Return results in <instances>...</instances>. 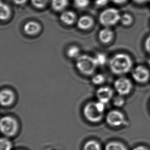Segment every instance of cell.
<instances>
[{
    "label": "cell",
    "instance_id": "cell-1",
    "mask_svg": "<svg viewBox=\"0 0 150 150\" xmlns=\"http://www.w3.org/2000/svg\"><path fill=\"white\" fill-rule=\"evenodd\" d=\"M109 64L112 73L116 75H122L128 73L131 70L133 62L129 55L118 53L112 57Z\"/></svg>",
    "mask_w": 150,
    "mask_h": 150
},
{
    "label": "cell",
    "instance_id": "cell-2",
    "mask_svg": "<svg viewBox=\"0 0 150 150\" xmlns=\"http://www.w3.org/2000/svg\"><path fill=\"white\" fill-rule=\"evenodd\" d=\"M105 103L100 101L87 103L83 109L86 118L92 122H98L103 118L105 110Z\"/></svg>",
    "mask_w": 150,
    "mask_h": 150
},
{
    "label": "cell",
    "instance_id": "cell-3",
    "mask_svg": "<svg viewBox=\"0 0 150 150\" xmlns=\"http://www.w3.org/2000/svg\"><path fill=\"white\" fill-rule=\"evenodd\" d=\"M76 66L81 73L90 75L93 74L98 65L95 58L88 55H82L77 58Z\"/></svg>",
    "mask_w": 150,
    "mask_h": 150
},
{
    "label": "cell",
    "instance_id": "cell-4",
    "mask_svg": "<svg viewBox=\"0 0 150 150\" xmlns=\"http://www.w3.org/2000/svg\"><path fill=\"white\" fill-rule=\"evenodd\" d=\"M120 11L116 8H108L100 13L99 20L105 27H110L117 24L120 21Z\"/></svg>",
    "mask_w": 150,
    "mask_h": 150
},
{
    "label": "cell",
    "instance_id": "cell-5",
    "mask_svg": "<svg viewBox=\"0 0 150 150\" xmlns=\"http://www.w3.org/2000/svg\"><path fill=\"white\" fill-rule=\"evenodd\" d=\"M0 128L2 134L7 137H10L16 135L18 131V125L14 118L6 116L1 120Z\"/></svg>",
    "mask_w": 150,
    "mask_h": 150
},
{
    "label": "cell",
    "instance_id": "cell-6",
    "mask_svg": "<svg viewBox=\"0 0 150 150\" xmlns=\"http://www.w3.org/2000/svg\"><path fill=\"white\" fill-rule=\"evenodd\" d=\"M114 88L117 93L122 96H127L132 89V83L130 79L125 77H120L114 82Z\"/></svg>",
    "mask_w": 150,
    "mask_h": 150
},
{
    "label": "cell",
    "instance_id": "cell-7",
    "mask_svg": "<svg viewBox=\"0 0 150 150\" xmlns=\"http://www.w3.org/2000/svg\"><path fill=\"white\" fill-rule=\"evenodd\" d=\"M106 121L109 126L117 127L122 125L125 122V116L122 112L112 110L108 113Z\"/></svg>",
    "mask_w": 150,
    "mask_h": 150
},
{
    "label": "cell",
    "instance_id": "cell-8",
    "mask_svg": "<svg viewBox=\"0 0 150 150\" xmlns=\"http://www.w3.org/2000/svg\"><path fill=\"white\" fill-rule=\"evenodd\" d=\"M132 76L134 81L137 83H146L150 79V71L145 67L138 66L132 71Z\"/></svg>",
    "mask_w": 150,
    "mask_h": 150
},
{
    "label": "cell",
    "instance_id": "cell-9",
    "mask_svg": "<svg viewBox=\"0 0 150 150\" xmlns=\"http://www.w3.org/2000/svg\"><path fill=\"white\" fill-rule=\"evenodd\" d=\"M96 95L98 101L106 104L113 98L114 92L111 88L102 87L97 90Z\"/></svg>",
    "mask_w": 150,
    "mask_h": 150
},
{
    "label": "cell",
    "instance_id": "cell-10",
    "mask_svg": "<svg viewBox=\"0 0 150 150\" xmlns=\"http://www.w3.org/2000/svg\"><path fill=\"white\" fill-rule=\"evenodd\" d=\"M14 100V93L10 90H3L0 93V102L3 106H8L11 105Z\"/></svg>",
    "mask_w": 150,
    "mask_h": 150
},
{
    "label": "cell",
    "instance_id": "cell-11",
    "mask_svg": "<svg viewBox=\"0 0 150 150\" xmlns=\"http://www.w3.org/2000/svg\"><path fill=\"white\" fill-rule=\"evenodd\" d=\"M25 33L27 35H37L41 30L40 25L35 21H29L24 26Z\"/></svg>",
    "mask_w": 150,
    "mask_h": 150
},
{
    "label": "cell",
    "instance_id": "cell-12",
    "mask_svg": "<svg viewBox=\"0 0 150 150\" xmlns=\"http://www.w3.org/2000/svg\"><path fill=\"white\" fill-rule=\"evenodd\" d=\"M61 22L66 25H72L76 21V16L74 12L72 11H65L62 13L59 17Z\"/></svg>",
    "mask_w": 150,
    "mask_h": 150
},
{
    "label": "cell",
    "instance_id": "cell-13",
    "mask_svg": "<svg viewBox=\"0 0 150 150\" xmlns=\"http://www.w3.org/2000/svg\"><path fill=\"white\" fill-rule=\"evenodd\" d=\"M94 24L93 18L88 16H83L79 18L77 21V27L81 30H88Z\"/></svg>",
    "mask_w": 150,
    "mask_h": 150
},
{
    "label": "cell",
    "instance_id": "cell-14",
    "mask_svg": "<svg viewBox=\"0 0 150 150\" xmlns=\"http://www.w3.org/2000/svg\"><path fill=\"white\" fill-rule=\"evenodd\" d=\"M98 37L102 43L107 44L112 41L114 38V33L109 27H105L100 31Z\"/></svg>",
    "mask_w": 150,
    "mask_h": 150
},
{
    "label": "cell",
    "instance_id": "cell-15",
    "mask_svg": "<svg viewBox=\"0 0 150 150\" xmlns=\"http://www.w3.org/2000/svg\"><path fill=\"white\" fill-rule=\"evenodd\" d=\"M69 2V0H51V5L53 10L61 11L67 7Z\"/></svg>",
    "mask_w": 150,
    "mask_h": 150
},
{
    "label": "cell",
    "instance_id": "cell-16",
    "mask_svg": "<svg viewBox=\"0 0 150 150\" xmlns=\"http://www.w3.org/2000/svg\"><path fill=\"white\" fill-rule=\"evenodd\" d=\"M11 15V9L7 4L3 2L0 4V18L1 21H6Z\"/></svg>",
    "mask_w": 150,
    "mask_h": 150
},
{
    "label": "cell",
    "instance_id": "cell-17",
    "mask_svg": "<svg viewBox=\"0 0 150 150\" xmlns=\"http://www.w3.org/2000/svg\"><path fill=\"white\" fill-rule=\"evenodd\" d=\"M105 150H127V149L122 142L112 141L105 145Z\"/></svg>",
    "mask_w": 150,
    "mask_h": 150
},
{
    "label": "cell",
    "instance_id": "cell-18",
    "mask_svg": "<svg viewBox=\"0 0 150 150\" xmlns=\"http://www.w3.org/2000/svg\"><path fill=\"white\" fill-rule=\"evenodd\" d=\"M134 18L132 14L129 13H125L121 15L120 22L124 26H131L134 23Z\"/></svg>",
    "mask_w": 150,
    "mask_h": 150
},
{
    "label": "cell",
    "instance_id": "cell-19",
    "mask_svg": "<svg viewBox=\"0 0 150 150\" xmlns=\"http://www.w3.org/2000/svg\"><path fill=\"white\" fill-rule=\"evenodd\" d=\"M83 150H102V149L99 142L96 140H90L84 144Z\"/></svg>",
    "mask_w": 150,
    "mask_h": 150
},
{
    "label": "cell",
    "instance_id": "cell-20",
    "mask_svg": "<svg viewBox=\"0 0 150 150\" xmlns=\"http://www.w3.org/2000/svg\"><path fill=\"white\" fill-rule=\"evenodd\" d=\"M67 55L72 59L78 58L80 56V50L79 48L75 46L69 47L67 51Z\"/></svg>",
    "mask_w": 150,
    "mask_h": 150
},
{
    "label": "cell",
    "instance_id": "cell-21",
    "mask_svg": "<svg viewBox=\"0 0 150 150\" xmlns=\"http://www.w3.org/2000/svg\"><path fill=\"white\" fill-rule=\"evenodd\" d=\"M12 142L6 137H2L0 140V150H11Z\"/></svg>",
    "mask_w": 150,
    "mask_h": 150
},
{
    "label": "cell",
    "instance_id": "cell-22",
    "mask_svg": "<svg viewBox=\"0 0 150 150\" xmlns=\"http://www.w3.org/2000/svg\"><path fill=\"white\" fill-rule=\"evenodd\" d=\"M33 6L38 9H43L46 6L49 0H30Z\"/></svg>",
    "mask_w": 150,
    "mask_h": 150
},
{
    "label": "cell",
    "instance_id": "cell-23",
    "mask_svg": "<svg viewBox=\"0 0 150 150\" xmlns=\"http://www.w3.org/2000/svg\"><path fill=\"white\" fill-rule=\"evenodd\" d=\"M105 81V77L101 74H98L94 75L92 79V81L94 85H98L103 83Z\"/></svg>",
    "mask_w": 150,
    "mask_h": 150
},
{
    "label": "cell",
    "instance_id": "cell-24",
    "mask_svg": "<svg viewBox=\"0 0 150 150\" xmlns=\"http://www.w3.org/2000/svg\"><path fill=\"white\" fill-rule=\"evenodd\" d=\"M125 100L124 99L123 96H116L113 99V103L114 105L117 107H122L125 105Z\"/></svg>",
    "mask_w": 150,
    "mask_h": 150
},
{
    "label": "cell",
    "instance_id": "cell-25",
    "mask_svg": "<svg viewBox=\"0 0 150 150\" xmlns=\"http://www.w3.org/2000/svg\"><path fill=\"white\" fill-rule=\"evenodd\" d=\"M89 3V0H74V6L79 9L86 8Z\"/></svg>",
    "mask_w": 150,
    "mask_h": 150
},
{
    "label": "cell",
    "instance_id": "cell-26",
    "mask_svg": "<svg viewBox=\"0 0 150 150\" xmlns=\"http://www.w3.org/2000/svg\"><path fill=\"white\" fill-rule=\"evenodd\" d=\"M94 58L98 66H103L107 62V58L106 55L103 53H98Z\"/></svg>",
    "mask_w": 150,
    "mask_h": 150
},
{
    "label": "cell",
    "instance_id": "cell-27",
    "mask_svg": "<svg viewBox=\"0 0 150 150\" xmlns=\"http://www.w3.org/2000/svg\"><path fill=\"white\" fill-rule=\"evenodd\" d=\"M109 1V0H95V4L98 7H101L105 6Z\"/></svg>",
    "mask_w": 150,
    "mask_h": 150
},
{
    "label": "cell",
    "instance_id": "cell-28",
    "mask_svg": "<svg viewBox=\"0 0 150 150\" xmlns=\"http://www.w3.org/2000/svg\"><path fill=\"white\" fill-rule=\"evenodd\" d=\"M144 48L146 51L150 54V35H149L145 40Z\"/></svg>",
    "mask_w": 150,
    "mask_h": 150
},
{
    "label": "cell",
    "instance_id": "cell-29",
    "mask_svg": "<svg viewBox=\"0 0 150 150\" xmlns=\"http://www.w3.org/2000/svg\"><path fill=\"white\" fill-rule=\"evenodd\" d=\"M114 4L118 5H122L125 4L126 2H128V0H110Z\"/></svg>",
    "mask_w": 150,
    "mask_h": 150
},
{
    "label": "cell",
    "instance_id": "cell-30",
    "mask_svg": "<svg viewBox=\"0 0 150 150\" xmlns=\"http://www.w3.org/2000/svg\"><path fill=\"white\" fill-rule=\"evenodd\" d=\"M27 0H13L14 4L18 5H22L26 3Z\"/></svg>",
    "mask_w": 150,
    "mask_h": 150
},
{
    "label": "cell",
    "instance_id": "cell-31",
    "mask_svg": "<svg viewBox=\"0 0 150 150\" xmlns=\"http://www.w3.org/2000/svg\"><path fill=\"white\" fill-rule=\"evenodd\" d=\"M133 150H149V149L147 148L146 146H138L134 148Z\"/></svg>",
    "mask_w": 150,
    "mask_h": 150
},
{
    "label": "cell",
    "instance_id": "cell-32",
    "mask_svg": "<svg viewBox=\"0 0 150 150\" xmlns=\"http://www.w3.org/2000/svg\"><path fill=\"white\" fill-rule=\"evenodd\" d=\"M134 2L138 4H144V3L147 2L148 0H133Z\"/></svg>",
    "mask_w": 150,
    "mask_h": 150
},
{
    "label": "cell",
    "instance_id": "cell-33",
    "mask_svg": "<svg viewBox=\"0 0 150 150\" xmlns=\"http://www.w3.org/2000/svg\"><path fill=\"white\" fill-rule=\"evenodd\" d=\"M148 64H149V66H150V59H149V60Z\"/></svg>",
    "mask_w": 150,
    "mask_h": 150
},
{
    "label": "cell",
    "instance_id": "cell-34",
    "mask_svg": "<svg viewBox=\"0 0 150 150\" xmlns=\"http://www.w3.org/2000/svg\"></svg>",
    "mask_w": 150,
    "mask_h": 150
},
{
    "label": "cell",
    "instance_id": "cell-35",
    "mask_svg": "<svg viewBox=\"0 0 150 150\" xmlns=\"http://www.w3.org/2000/svg\"></svg>",
    "mask_w": 150,
    "mask_h": 150
},
{
    "label": "cell",
    "instance_id": "cell-36",
    "mask_svg": "<svg viewBox=\"0 0 150 150\" xmlns=\"http://www.w3.org/2000/svg\"></svg>",
    "mask_w": 150,
    "mask_h": 150
}]
</instances>
